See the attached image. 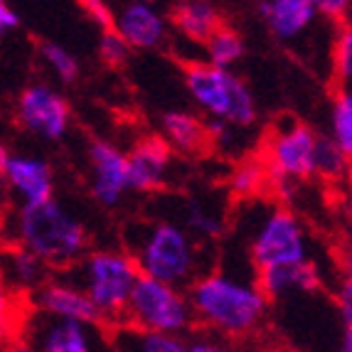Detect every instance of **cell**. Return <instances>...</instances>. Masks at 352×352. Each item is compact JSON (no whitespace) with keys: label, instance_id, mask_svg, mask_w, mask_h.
Instances as JSON below:
<instances>
[{"label":"cell","instance_id":"1","mask_svg":"<svg viewBox=\"0 0 352 352\" xmlns=\"http://www.w3.org/2000/svg\"><path fill=\"white\" fill-rule=\"evenodd\" d=\"M188 300L195 320L224 338L256 333L269 316V296L261 286L224 271L195 278Z\"/></svg>","mask_w":352,"mask_h":352},{"label":"cell","instance_id":"2","mask_svg":"<svg viewBox=\"0 0 352 352\" xmlns=\"http://www.w3.org/2000/svg\"><path fill=\"white\" fill-rule=\"evenodd\" d=\"M131 256L146 276L190 286L200 271V249L185 227L170 222H133L126 229Z\"/></svg>","mask_w":352,"mask_h":352},{"label":"cell","instance_id":"3","mask_svg":"<svg viewBox=\"0 0 352 352\" xmlns=\"http://www.w3.org/2000/svg\"><path fill=\"white\" fill-rule=\"evenodd\" d=\"M15 241L47 266L67 269L84 256L89 247V234L79 219L54 197L40 205H20L12 219Z\"/></svg>","mask_w":352,"mask_h":352},{"label":"cell","instance_id":"4","mask_svg":"<svg viewBox=\"0 0 352 352\" xmlns=\"http://www.w3.org/2000/svg\"><path fill=\"white\" fill-rule=\"evenodd\" d=\"M69 278L84 294L91 298V303L99 308L106 323H116L124 318L126 303H129L131 288L138 278V266L133 256L124 252H94L84 254L67 266Z\"/></svg>","mask_w":352,"mask_h":352},{"label":"cell","instance_id":"5","mask_svg":"<svg viewBox=\"0 0 352 352\" xmlns=\"http://www.w3.org/2000/svg\"><path fill=\"white\" fill-rule=\"evenodd\" d=\"M190 96L212 121L247 129L256 121V101L249 87L232 69L214 65H192L185 72Z\"/></svg>","mask_w":352,"mask_h":352},{"label":"cell","instance_id":"6","mask_svg":"<svg viewBox=\"0 0 352 352\" xmlns=\"http://www.w3.org/2000/svg\"><path fill=\"white\" fill-rule=\"evenodd\" d=\"M126 323L143 330L185 335L195 323L188 294L180 286L138 274L124 311Z\"/></svg>","mask_w":352,"mask_h":352},{"label":"cell","instance_id":"7","mask_svg":"<svg viewBox=\"0 0 352 352\" xmlns=\"http://www.w3.org/2000/svg\"><path fill=\"white\" fill-rule=\"evenodd\" d=\"M25 347L40 352H91L106 345L104 325L37 311L25 323Z\"/></svg>","mask_w":352,"mask_h":352},{"label":"cell","instance_id":"8","mask_svg":"<svg viewBox=\"0 0 352 352\" xmlns=\"http://www.w3.org/2000/svg\"><path fill=\"white\" fill-rule=\"evenodd\" d=\"M305 258H311V249L300 222L288 210H271L252 239V264L256 269H269Z\"/></svg>","mask_w":352,"mask_h":352},{"label":"cell","instance_id":"9","mask_svg":"<svg viewBox=\"0 0 352 352\" xmlns=\"http://www.w3.org/2000/svg\"><path fill=\"white\" fill-rule=\"evenodd\" d=\"M316 138L318 133L303 124L278 126L269 143L266 175L276 182L303 180L316 173Z\"/></svg>","mask_w":352,"mask_h":352},{"label":"cell","instance_id":"10","mask_svg":"<svg viewBox=\"0 0 352 352\" xmlns=\"http://www.w3.org/2000/svg\"><path fill=\"white\" fill-rule=\"evenodd\" d=\"M18 121L25 131L45 141H59L69 131L72 111L67 99L47 84L28 87L18 99Z\"/></svg>","mask_w":352,"mask_h":352},{"label":"cell","instance_id":"11","mask_svg":"<svg viewBox=\"0 0 352 352\" xmlns=\"http://www.w3.org/2000/svg\"><path fill=\"white\" fill-rule=\"evenodd\" d=\"M91 165V192L104 207H116L129 192V165L126 153L106 141H94L89 148Z\"/></svg>","mask_w":352,"mask_h":352},{"label":"cell","instance_id":"12","mask_svg":"<svg viewBox=\"0 0 352 352\" xmlns=\"http://www.w3.org/2000/svg\"><path fill=\"white\" fill-rule=\"evenodd\" d=\"M0 180H6L20 205H40L54 197L52 165L37 155H12L10 153Z\"/></svg>","mask_w":352,"mask_h":352},{"label":"cell","instance_id":"13","mask_svg":"<svg viewBox=\"0 0 352 352\" xmlns=\"http://www.w3.org/2000/svg\"><path fill=\"white\" fill-rule=\"evenodd\" d=\"M32 303L37 311L52 313V316L62 318H74V320H84V323L104 325V316L99 313L91 298L84 294L82 288L72 281H45L32 291Z\"/></svg>","mask_w":352,"mask_h":352},{"label":"cell","instance_id":"14","mask_svg":"<svg viewBox=\"0 0 352 352\" xmlns=\"http://www.w3.org/2000/svg\"><path fill=\"white\" fill-rule=\"evenodd\" d=\"M113 30L124 37L131 50H155L168 37V20L153 3L133 0L113 15Z\"/></svg>","mask_w":352,"mask_h":352},{"label":"cell","instance_id":"15","mask_svg":"<svg viewBox=\"0 0 352 352\" xmlns=\"http://www.w3.org/2000/svg\"><path fill=\"white\" fill-rule=\"evenodd\" d=\"M170 143L163 138H146L126 155L129 188L135 192H155L165 185L170 173Z\"/></svg>","mask_w":352,"mask_h":352},{"label":"cell","instance_id":"16","mask_svg":"<svg viewBox=\"0 0 352 352\" xmlns=\"http://www.w3.org/2000/svg\"><path fill=\"white\" fill-rule=\"evenodd\" d=\"M261 15L278 40L296 42L313 28L318 10L311 0H264Z\"/></svg>","mask_w":352,"mask_h":352},{"label":"cell","instance_id":"17","mask_svg":"<svg viewBox=\"0 0 352 352\" xmlns=\"http://www.w3.org/2000/svg\"><path fill=\"white\" fill-rule=\"evenodd\" d=\"M258 286L271 298H283L294 294H311L320 286V274L311 258L294 264L258 269Z\"/></svg>","mask_w":352,"mask_h":352},{"label":"cell","instance_id":"18","mask_svg":"<svg viewBox=\"0 0 352 352\" xmlns=\"http://www.w3.org/2000/svg\"><path fill=\"white\" fill-rule=\"evenodd\" d=\"M0 276H3V281L8 283L10 291L32 294L47 278V264L18 244L15 249H8L0 256Z\"/></svg>","mask_w":352,"mask_h":352},{"label":"cell","instance_id":"19","mask_svg":"<svg viewBox=\"0 0 352 352\" xmlns=\"http://www.w3.org/2000/svg\"><path fill=\"white\" fill-rule=\"evenodd\" d=\"M173 25L192 42H205L219 28V12L212 0H175Z\"/></svg>","mask_w":352,"mask_h":352},{"label":"cell","instance_id":"20","mask_svg":"<svg viewBox=\"0 0 352 352\" xmlns=\"http://www.w3.org/2000/svg\"><path fill=\"white\" fill-rule=\"evenodd\" d=\"M163 131L165 141L175 146L182 153H195L200 151L207 143V126L200 118L192 116L188 111H168L163 116Z\"/></svg>","mask_w":352,"mask_h":352},{"label":"cell","instance_id":"21","mask_svg":"<svg viewBox=\"0 0 352 352\" xmlns=\"http://www.w3.org/2000/svg\"><path fill=\"white\" fill-rule=\"evenodd\" d=\"M116 347L133 352H188L185 335L175 333H160V330H143V328H129L116 335Z\"/></svg>","mask_w":352,"mask_h":352},{"label":"cell","instance_id":"22","mask_svg":"<svg viewBox=\"0 0 352 352\" xmlns=\"http://www.w3.org/2000/svg\"><path fill=\"white\" fill-rule=\"evenodd\" d=\"M205 50L207 62L214 67H224V69H232L244 57V42H241V37L236 35L234 30H227L222 25L205 40Z\"/></svg>","mask_w":352,"mask_h":352},{"label":"cell","instance_id":"23","mask_svg":"<svg viewBox=\"0 0 352 352\" xmlns=\"http://www.w3.org/2000/svg\"><path fill=\"white\" fill-rule=\"evenodd\" d=\"M182 227L197 239H217L224 229V219L205 202L188 200L182 210Z\"/></svg>","mask_w":352,"mask_h":352},{"label":"cell","instance_id":"24","mask_svg":"<svg viewBox=\"0 0 352 352\" xmlns=\"http://www.w3.org/2000/svg\"><path fill=\"white\" fill-rule=\"evenodd\" d=\"M313 160H316V173H320L323 177H330V180H338V177L345 175L350 155H347L333 138H328V135H318L316 138V158Z\"/></svg>","mask_w":352,"mask_h":352},{"label":"cell","instance_id":"25","mask_svg":"<svg viewBox=\"0 0 352 352\" xmlns=\"http://www.w3.org/2000/svg\"><path fill=\"white\" fill-rule=\"evenodd\" d=\"M330 138L350 155L352 153V96H350V89H342L333 101V113H330Z\"/></svg>","mask_w":352,"mask_h":352},{"label":"cell","instance_id":"26","mask_svg":"<svg viewBox=\"0 0 352 352\" xmlns=\"http://www.w3.org/2000/svg\"><path fill=\"white\" fill-rule=\"evenodd\" d=\"M40 54H42V59H45V65L50 67V72L57 76L59 82L72 84L76 76H79V62H76L74 54H72L69 50L62 47V45L42 42Z\"/></svg>","mask_w":352,"mask_h":352},{"label":"cell","instance_id":"27","mask_svg":"<svg viewBox=\"0 0 352 352\" xmlns=\"http://www.w3.org/2000/svg\"><path fill=\"white\" fill-rule=\"evenodd\" d=\"M333 65H335V74L340 79L342 89H350L352 82V30L350 25L340 30V35L335 40L333 47Z\"/></svg>","mask_w":352,"mask_h":352},{"label":"cell","instance_id":"28","mask_svg":"<svg viewBox=\"0 0 352 352\" xmlns=\"http://www.w3.org/2000/svg\"><path fill=\"white\" fill-rule=\"evenodd\" d=\"M266 182V168L261 163H244L241 168H236V173L232 175V190L241 197L256 195L261 190V185Z\"/></svg>","mask_w":352,"mask_h":352},{"label":"cell","instance_id":"29","mask_svg":"<svg viewBox=\"0 0 352 352\" xmlns=\"http://www.w3.org/2000/svg\"><path fill=\"white\" fill-rule=\"evenodd\" d=\"M99 54L109 67H124L131 57V47L126 45V40L118 35L116 30L109 28V30H104V35H101Z\"/></svg>","mask_w":352,"mask_h":352},{"label":"cell","instance_id":"30","mask_svg":"<svg viewBox=\"0 0 352 352\" xmlns=\"http://www.w3.org/2000/svg\"><path fill=\"white\" fill-rule=\"evenodd\" d=\"M338 308H340L342 323V350H352V283H342V291L338 294Z\"/></svg>","mask_w":352,"mask_h":352},{"label":"cell","instance_id":"31","mask_svg":"<svg viewBox=\"0 0 352 352\" xmlns=\"http://www.w3.org/2000/svg\"><path fill=\"white\" fill-rule=\"evenodd\" d=\"M82 8L87 12V18L94 25H99L101 30H109L113 25V12L109 10L104 0H82Z\"/></svg>","mask_w":352,"mask_h":352},{"label":"cell","instance_id":"32","mask_svg":"<svg viewBox=\"0 0 352 352\" xmlns=\"http://www.w3.org/2000/svg\"><path fill=\"white\" fill-rule=\"evenodd\" d=\"M313 8L318 10V15H325V18L342 20L350 10L352 0H311Z\"/></svg>","mask_w":352,"mask_h":352},{"label":"cell","instance_id":"33","mask_svg":"<svg viewBox=\"0 0 352 352\" xmlns=\"http://www.w3.org/2000/svg\"><path fill=\"white\" fill-rule=\"evenodd\" d=\"M20 28V18L18 12L12 10V6L8 0H0V37L10 35Z\"/></svg>","mask_w":352,"mask_h":352},{"label":"cell","instance_id":"34","mask_svg":"<svg viewBox=\"0 0 352 352\" xmlns=\"http://www.w3.org/2000/svg\"><path fill=\"white\" fill-rule=\"evenodd\" d=\"M10 318H12V296L8 283L0 276V328H6L10 323Z\"/></svg>","mask_w":352,"mask_h":352},{"label":"cell","instance_id":"35","mask_svg":"<svg viewBox=\"0 0 352 352\" xmlns=\"http://www.w3.org/2000/svg\"><path fill=\"white\" fill-rule=\"evenodd\" d=\"M10 158V151L6 148V143L0 141V177H3V170H6V163Z\"/></svg>","mask_w":352,"mask_h":352},{"label":"cell","instance_id":"36","mask_svg":"<svg viewBox=\"0 0 352 352\" xmlns=\"http://www.w3.org/2000/svg\"><path fill=\"white\" fill-rule=\"evenodd\" d=\"M146 3H153V6H155V3H170V0H146Z\"/></svg>","mask_w":352,"mask_h":352},{"label":"cell","instance_id":"37","mask_svg":"<svg viewBox=\"0 0 352 352\" xmlns=\"http://www.w3.org/2000/svg\"><path fill=\"white\" fill-rule=\"evenodd\" d=\"M0 224H3V222H0Z\"/></svg>","mask_w":352,"mask_h":352}]
</instances>
